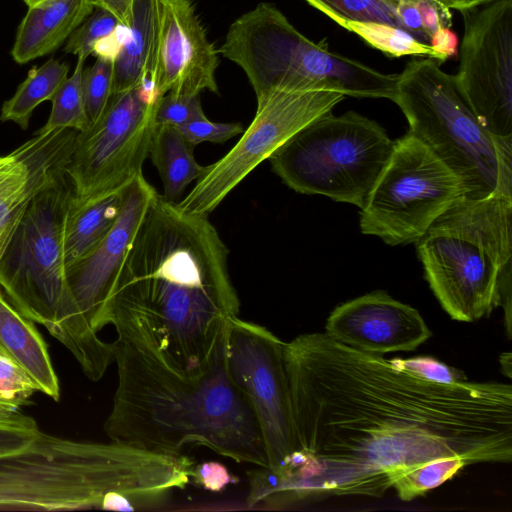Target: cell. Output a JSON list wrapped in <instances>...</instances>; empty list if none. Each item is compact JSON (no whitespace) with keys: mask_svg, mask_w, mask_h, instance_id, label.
Segmentation results:
<instances>
[{"mask_svg":"<svg viewBox=\"0 0 512 512\" xmlns=\"http://www.w3.org/2000/svg\"><path fill=\"white\" fill-rule=\"evenodd\" d=\"M112 325L118 383L104 422L110 441L171 456L204 446L239 463L268 467L254 412L227 371L226 336L210 368L189 378L164 360L142 317L114 309Z\"/></svg>","mask_w":512,"mask_h":512,"instance_id":"3957f363","label":"cell"},{"mask_svg":"<svg viewBox=\"0 0 512 512\" xmlns=\"http://www.w3.org/2000/svg\"><path fill=\"white\" fill-rule=\"evenodd\" d=\"M512 195L461 198L416 242L425 277L454 320L474 322L511 309Z\"/></svg>","mask_w":512,"mask_h":512,"instance_id":"8992f818","label":"cell"},{"mask_svg":"<svg viewBox=\"0 0 512 512\" xmlns=\"http://www.w3.org/2000/svg\"><path fill=\"white\" fill-rule=\"evenodd\" d=\"M395 102L408 132L459 178L466 199H483L512 187V137L493 136L466 100L455 75L440 62L410 60L397 74Z\"/></svg>","mask_w":512,"mask_h":512,"instance_id":"ba28073f","label":"cell"},{"mask_svg":"<svg viewBox=\"0 0 512 512\" xmlns=\"http://www.w3.org/2000/svg\"><path fill=\"white\" fill-rule=\"evenodd\" d=\"M77 133L68 128L35 133L13 150L0 179V257L34 197L66 174Z\"/></svg>","mask_w":512,"mask_h":512,"instance_id":"ac0fdd59","label":"cell"},{"mask_svg":"<svg viewBox=\"0 0 512 512\" xmlns=\"http://www.w3.org/2000/svg\"><path fill=\"white\" fill-rule=\"evenodd\" d=\"M218 51L191 0H159V34L152 81L161 97L172 92L200 95L204 90L218 93L215 72Z\"/></svg>","mask_w":512,"mask_h":512,"instance_id":"2e32d148","label":"cell"},{"mask_svg":"<svg viewBox=\"0 0 512 512\" xmlns=\"http://www.w3.org/2000/svg\"><path fill=\"white\" fill-rule=\"evenodd\" d=\"M429 46L438 55L439 62L453 58L458 53V37L447 26H441L432 35Z\"/></svg>","mask_w":512,"mask_h":512,"instance_id":"8d00e7d4","label":"cell"},{"mask_svg":"<svg viewBox=\"0 0 512 512\" xmlns=\"http://www.w3.org/2000/svg\"><path fill=\"white\" fill-rule=\"evenodd\" d=\"M84 63L85 59L78 57L72 76L63 81L50 100L52 109L46 124L36 133L62 128L83 132L90 126L82 91Z\"/></svg>","mask_w":512,"mask_h":512,"instance_id":"484cf974","label":"cell"},{"mask_svg":"<svg viewBox=\"0 0 512 512\" xmlns=\"http://www.w3.org/2000/svg\"><path fill=\"white\" fill-rule=\"evenodd\" d=\"M393 148L394 141L377 122L355 111L330 112L300 129L268 160L294 191L362 210Z\"/></svg>","mask_w":512,"mask_h":512,"instance_id":"9c48e42d","label":"cell"},{"mask_svg":"<svg viewBox=\"0 0 512 512\" xmlns=\"http://www.w3.org/2000/svg\"><path fill=\"white\" fill-rule=\"evenodd\" d=\"M298 464L266 502L381 497L419 466L512 460V386L444 384L363 353L326 333L285 343Z\"/></svg>","mask_w":512,"mask_h":512,"instance_id":"6da1fadb","label":"cell"},{"mask_svg":"<svg viewBox=\"0 0 512 512\" xmlns=\"http://www.w3.org/2000/svg\"><path fill=\"white\" fill-rule=\"evenodd\" d=\"M205 116L200 95L168 92L158 99L155 108L156 123L174 127H180Z\"/></svg>","mask_w":512,"mask_h":512,"instance_id":"4dcf8cb0","label":"cell"},{"mask_svg":"<svg viewBox=\"0 0 512 512\" xmlns=\"http://www.w3.org/2000/svg\"><path fill=\"white\" fill-rule=\"evenodd\" d=\"M344 98L338 91L313 90L276 91L257 99L256 114L242 137L222 158L205 166L177 206L186 213L208 216L259 164Z\"/></svg>","mask_w":512,"mask_h":512,"instance_id":"4fadbf2b","label":"cell"},{"mask_svg":"<svg viewBox=\"0 0 512 512\" xmlns=\"http://www.w3.org/2000/svg\"><path fill=\"white\" fill-rule=\"evenodd\" d=\"M245 72L256 98L276 91L333 90L345 96L394 101L397 74L380 72L314 43L271 3L237 18L218 50Z\"/></svg>","mask_w":512,"mask_h":512,"instance_id":"52a82bcc","label":"cell"},{"mask_svg":"<svg viewBox=\"0 0 512 512\" xmlns=\"http://www.w3.org/2000/svg\"><path fill=\"white\" fill-rule=\"evenodd\" d=\"M177 128L195 146L203 142L224 143L244 131L240 123L212 122L206 116Z\"/></svg>","mask_w":512,"mask_h":512,"instance_id":"e575fe53","label":"cell"},{"mask_svg":"<svg viewBox=\"0 0 512 512\" xmlns=\"http://www.w3.org/2000/svg\"><path fill=\"white\" fill-rule=\"evenodd\" d=\"M334 21L379 22L403 29L402 1L394 0H305Z\"/></svg>","mask_w":512,"mask_h":512,"instance_id":"4316f807","label":"cell"},{"mask_svg":"<svg viewBox=\"0 0 512 512\" xmlns=\"http://www.w3.org/2000/svg\"><path fill=\"white\" fill-rule=\"evenodd\" d=\"M445 8L463 11L486 4L492 0H438Z\"/></svg>","mask_w":512,"mask_h":512,"instance_id":"f35d334b","label":"cell"},{"mask_svg":"<svg viewBox=\"0 0 512 512\" xmlns=\"http://www.w3.org/2000/svg\"><path fill=\"white\" fill-rule=\"evenodd\" d=\"M0 355L22 368L38 391L59 399V381L44 339L35 323L18 311L1 290Z\"/></svg>","mask_w":512,"mask_h":512,"instance_id":"44dd1931","label":"cell"},{"mask_svg":"<svg viewBox=\"0 0 512 512\" xmlns=\"http://www.w3.org/2000/svg\"><path fill=\"white\" fill-rule=\"evenodd\" d=\"M159 98L150 85L113 93L100 117L77 133L65 169L73 189V204L121 191L142 174Z\"/></svg>","mask_w":512,"mask_h":512,"instance_id":"8fae6325","label":"cell"},{"mask_svg":"<svg viewBox=\"0 0 512 512\" xmlns=\"http://www.w3.org/2000/svg\"><path fill=\"white\" fill-rule=\"evenodd\" d=\"M194 149L177 127L156 123L149 157L161 178L166 201L177 203L187 186L203 174L205 166L196 161Z\"/></svg>","mask_w":512,"mask_h":512,"instance_id":"7402d4cb","label":"cell"},{"mask_svg":"<svg viewBox=\"0 0 512 512\" xmlns=\"http://www.w3.org/2000/svg\"><path fill=\"white\" fill-rule=\"evenodd\" d=\"M133 0H91L94 7L103 8L112 13L126 28L131 13V5Z\"/></svg>","mask_w":512,"mask_h":512,"instance_id":"74e56055","label":"cell"},{"mask_svg":"<svg viewBox=\"0 0 512 512\" xmlns=\"http://www.w3.org/2000/svg\"><path fill=\"white\" fill-rule=\"evenodd\" d=\"M120 21L109 11L94 7L90 16L70 35L63 51L87 59L97 45L117 34Z\"/></svg>","mask_w":512,"mask_h":512,"instance_id":"f546056e","label":"cell"},{"mask_svg":"<svg viewBox=\"0 0 512 512\" xmlns=\"http://www.w3.org/2000/svg\"><path fill=\"white\" fill-rule=\"evenodd\" d=\"M118 47L95 50V63L83 70L82 91L90 125L100 117L112 95L114 58Z\"/></svg>","mask_w":512,"mask_h":512,"instance_id":"83f0119b","label":"cell"},{"mask_svg":"<svg viewBox=\"0 0 512 512\" xmlns=\"http://www.w3.org/2000/svg\"><path fill=\"white\" fill-rule=\"evenodd\" d=\"M68 72L69 65L53 57L39 67L31 68L14 95L3 103L0 121H12L26 130L35 108L52 99Z\"/></svg>","mask_w":512,"mask_h":512,"instance_id":"cb8c5ba5","label":"cell"},{"mask_svg":"<svg viewBox=\"0 0 512 512\" xmlns=\"http://www.w3.org/2000/svg\"><path fill=\"white\" fill-rule=\"evenodd\" d=\"M122 190L85 204L71 201L64 227L66 266L92 252L109 233L120 212Z\"/></svg>","mask_w":512,"mask_h":512,"instance_id":"603a6c76","label":"cell"},{"mask_svg":"<svg viewBox=\"0 0 512 512\" xmlns=\"http://www.w3.org/2000/svg\"><path fill=\"white\" fill-rule=\"evenodd\" d=\"M463 197L459 178L407 132L394 141L389 162L361 210L360 229L391 246L416 243Z\"/></svg>","mask_w":512,"mask_h":512,"instance_id":"30bf717a","label":"cell"},{"mask_svg":"<svg viewBox=\"0 0 512 512\" xmlns=\"http://www.w3.org/2000/svg\"><path fill=\"white\" fill-rule=\"evenodd\" d=\"M38 391L27 373L10 359L0 355V405L19 408Z\"/></svg>","mask_w":512,"mask_h":512,"instance_id":"1f68e13d","label":"cell"},{"mask_svg":"<svg viewBox=\"0 0 512 512\" xmlns=\"http://www.w3.org/2000/svg\"><path fill=\"white\" fill-rule=\"evenodd\" d=\"M228 255L207 215L186 213L158 193L118 273L111 313L142 317L164 360L197 377L210 368L228 319L239 313Z\"/></svg>","mask_w":512,"mask_h":512,"instance_id":"7a4b0ae2","label":"cell"},{"mask_svg":"<svg viewBox=\"0 0 512 512\" xmlns=\"http://www.w3.org/2000/svg\"><path fill=\"white\" fill-rule=\"evenodd\" d=\"M466 466V462L459 458L437 459L408 473L393 488L402 501H411L452 479Z\"/></svg>","mask_w":512,"mask_h":512,"instance_id":"f1b7e54d","label":"cell"},{"mask_svg":"<svg viewBox=\"0 0 512 512\" xmlns=\"http://www.w3.org/2000/svg\"><path fill=\"white\" fill-rule=\"evenodd\" d=\"M194 462L125 444L84 442L39 432L0 454V510L101 509L104 497L120 492L132 500L156 499L183 489Z\"/></svg>","mask_w":512,"mask_h":512,"instance_id":"277c9868","label":"cell"},{"mask_svg":"<svg viewBox=\"0 0 512 512\" xmlns=\"http://www.w3.org/2000/svg\"><path fill=\"white\" fill-rule=\"evenodd\" d=\"M285 342L259 324L238 316L226 326V365L233 384L254 412L263 437L268 469L283 477L298 450Z\"/></svg>","mask_w":512,"mask_h":512,"instance_id":"7c38bea8","label":"cell"},{"mask_svg":"<svg viewBox=\"0 0 512 512\" xmlns=\"http://www.w3.org/2000/svg\"><path fill=\"white\" fill-rule=\"evenodd\" d=\"M499 362L501 365L502 372L508 378H511L512 375V364H511V353L504 352L500 355Z\"/></svg>","mask_w":512,"mask_h":512,"instance_id":"ab89813d","label":"cell"},{"mask_svg":"<svg viewBox=\"0 0 512 512\" xmlns=\"http://www.w3.org/2000/svg\"><path fill=\"white\" fill-rule=\"evenodd\" d=\"M193 478L205 489L213 492H220L235 481L228 469L216 461L203 462L196 466Z\"/></svg>","mask_w":512,"mask_h":512,"instance_id":"d590c367","label":"cell"},{"mask_svg":"<svg viewBox=\"0 0 512 512\" xmlns=\"http://www.w3.org/2000/svg\"><path fill=\"white\" fill-rule=\"evenodd\" d=\"M460 13L458 86L489 133L512 137V0H492Z\"/></svg>","mask_w":512,"mask_h":512,"instance_id":"5bb4252c","label":"cell"},{"mask_svg":"<svg viewBox=\"0 0 512 512\" xmlns=\"http://www.w3.org/2000/svg\"><path fill=\"white\" fill-rule=\"evenodd\" d=\"M158 192L142 174L122 190V203L113 227L88 255L66 266L70 293L96 333L112 324L110 298L125 256L151 202Z\"/></svg>","mask_w":512,"mask_h":512,"instance_id":"9a60e30c","label":"cell"},{"mask_svg":"<svg viewBox=\"0 0 512 512\" xmlns=\"http://www.w3.org/2000/svg\"><path fill=\"white\" fill-rule=\"evenodd\" d=\"M338 25L355 33L371 47L391 57L423 56L439 61L438 55L427 44L407 31L387 23L337 20Z\"/></svg>","mask_w":512,"mask_h":512,"instance_id":"d4e9b609","label":"cell"},{"mask_svg":"<svg viewBox=\"0 0 512 512\" xmlns=\"http://www.w3.org/2000/svg\"><path fill=\"white\" fill-rule=\"evenodd\" d=\"M39 432L33 418L17 408L0 405V454L26 443Z\"/></svg>","mask_w":512,"mask_h":512,"instance_id":"d6a6232c","label":"cell"},{"mask_svg":"<svg viewBox=\"0 0 512 512\" xmlns=\"http://www.w3.org/2000/svg\"><path fill=\"white\" fill-rule=\"evenodd\" d=\"M40 1H42V0H23V2H24L28 7L35 5V4H37L38 2H40Z\"/></svg>","mask_w":512,"mask_h":512,"instance_id":"b9f144b4","label":"cell"},{"mask_svg":"<svg viewBox=\"0 0 512 512\" xmlns=\"http://www.w3.org/2000/svg\"><path fill=\"white\" fill-rule=\"evenodd\" d=\"M324 333L351 349L379 356L413 351L432 336L415 308L381 290L335 307Z\"/></svg>","mask_w":512,"mask_h":512,"instance_id":"e0dca14e","label":"cell"},{"mask_svg":"<svg viewBox=\"0 0 512 512\" xmlns=\"http://www.w3.org/2000/svg\"><path fill=\"white\" fill-rule=\"evenodd\" d=\"M390 361L396 366L434 382L453 384L467 380L462 371L448 366L433 357L392 358Z\"/></svg>","mask_w":512,"mask_h":512,"instance_id":"836d02e7","label":"cell"},{"mask_svg":"<svg viewBox=\"0 0 512 512\" xmlns=\"http://www.w3.org/2000/svg\"><path fill=\"white\" fill-rule=\"evenodd\" d=\"M72 198L66 174L34 197L0 257V287L18 311L44 326L85 375L98 381L114 361V346L92 330L68 287L64 227Z\"/></svg>","mask_w":512,"mask_h":512,"instance_id":"5b68a950","label":"cell"},{"mask_svg":"<svg viewBox=\"0 0 512 512\" xmlns=\"http://www.w3.org/2000/svg\"><path fill=\"white\" fill-rule=\"evenodd\" d=\"M394 1H419V0H394ZM431 1L439 2L438 0H431ZM439 3H440V2H439Z\"/></svg>","mask_w":512,"mask_h":512,"instance_id":"7bdbcfd3","label":"cell"},{"mask_svg":"<svg viewBox=\"0 0 512 512\" xmlns=\"http://www.w3.org/2000/svg\"><path fill=\"white\" fill-rule=\"evenodd\" d=\"M14 158V151L6 154V155H0V179L5 174V172L10 167L12 161Z\"/></svg>","mask_w":512,"mask_h":512,"instance_id":"60d3db41","label":"cell"},{"mask_svg":"<svg viewBox=\"0 0 512 512\" xmlns=\"http://www.w3.org/2000/svg\"><path fill=\"white\" fill-rule=\"evenodd\" d=\"M124 41L114 58L112 94L152 86L159 34V0H133Z\"/></svg>","mask_w":512,"mask_h":512,"instance_id":"ffe728a7","label":"cell"},{"mask_svg":"<svg viewBox=\"0 0 512 512\" xmlns=\"http://www.w3.org/2000/svg\"><path fill=\"white\" fill-rule=\"evenodd\" d=\"M94 10L91 0H42L28 7L11 49L17 64L51 54Z\"/></svg>","mask_w":512,"mask_h":512,"instance_id":"d6986e66","label":"cell"}]
</instances>
